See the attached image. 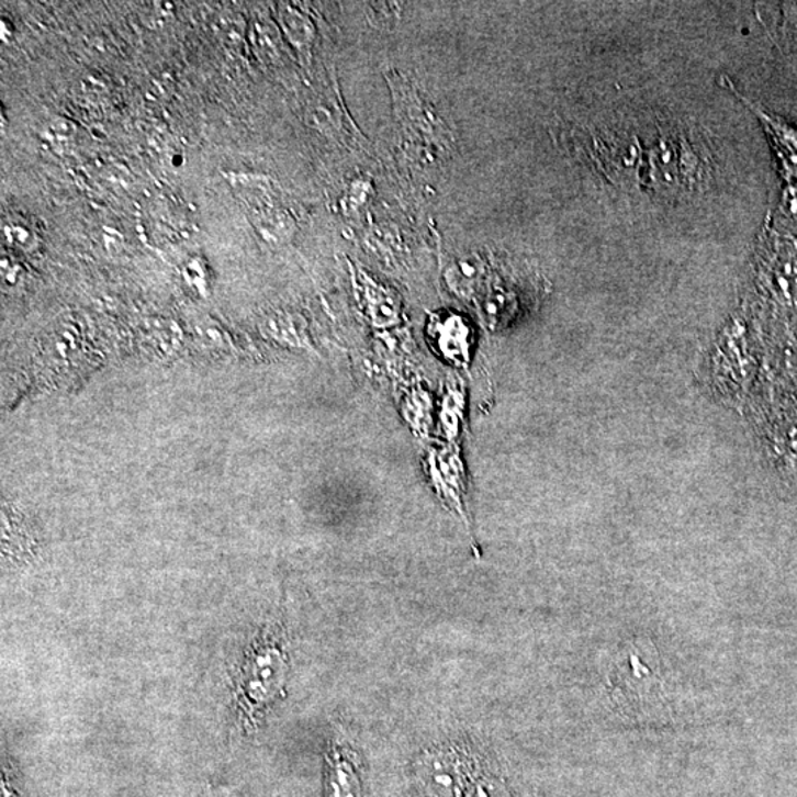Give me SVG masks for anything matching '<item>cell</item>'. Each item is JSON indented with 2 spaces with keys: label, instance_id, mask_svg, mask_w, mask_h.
I'll use <instances>...</instances> for the list:
<instances>
[{
  "label": "cell",
  "instance_id": "obj_2",
  "mask_svg": "<svg viewBox=\"0 0 797 797\" xmlns=\"http://www.w3.org/2000/svg\"><path fill=\"white\" fill-rule=\"evenodd\" d=\"M474 770L457 752H435L424 756L419 778L433 797H461Z\"/></svg>",
  "mask_w": 797,
  "mask_h": 797
},
{
  "label": "cell",
  "instance_id": "obj_1",
  "mask_svg": "<svg viewBox=\"0 0 797 797\" xmlns=\"http://www.w3.org/2000/svg\"><path fill=\"white\" fill-rule=\"evenodd\" d=\"M248 651L238 683V705L244 721H259L278 697L284 694L289 662L280 628H268Z\"/></svg>",
  "mask_w": 797,
  "mask_h": 797
},
{
  "label": "cell",
  "instance_id": "obj_3",
  "mask_svg": "<svg viewBox=\"0 0 797 797\" xmlns=\"http://www.w3.org/2000/svg\"><path fill=\"white\" fill-rule=\"evenodd\" d=\"M325 765L324 797H363L361 757L338 736L329 743Z\"/></svg>",
  "mask_w": 797,
  "mask_h": 797
},
{
  "label": "cell",
  "instance_id": "obj_4",
  "mask_svg": "<svg viewBox=\"0 0 797 797\" xmlns=\"http://www.w3.org/2000/svg\"><path fill=\"white\" fill-rule=\"evenodd\" d=\"M764 120L768 123L770 132L773 133L775 144H777L788 181H797V131L786 124L775 122L768 115H764Z\"/></svg>",
  "mask_w": 797,
  "mask_h": 797
}]
</instances>
